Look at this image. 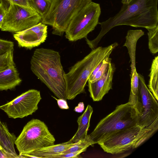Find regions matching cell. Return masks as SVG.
Segmentation results:
<instances>
[{
	"instance_id": "obj_1",
	"label": "cell",
	"mask_w": 158,
	"mask_h": 158,
	"mask_svg": "<svg viewBox=\"0 0 158 158\" xmlns=\"http://www.w3.org/2000/svg\"><path fill=\"white\" fill-rule=\"evenodd\" d=\"M158 0H132L123 4L119 11L113 16L102 22L101 31L94 40H88L92 49L96 48L102 38L115 27L126 25L135 27H152L158 24Z\"/></svg>"
},
{
	"instance_id": "obj_2",
	"label": "cell",
	"mask_w": 158,
	"mask_h": 158,
	"mask_svg": "<svg viewBox=\"0 0 158 158\" xmlns=\"http://www.w3.org/2000/svg\"><path fill=\"white\" fill-rule=\"evenodd\" d=\"M31 69L57 98L67 100L65 73L58 52L43 48L36 49L31 59Z\"/></svg>"
},
{
	"instance_id": "obj_3",
	"label": "cell",
	"mask_w": 158,
	"mask_h": 158,
	"mask_svg": "<svg viewBox=\"0 0 158 158\" xmlns=\"http://www.w3.org/2000/svg\"><path fill=\"white\" fill-rule=\"evenodd\" d=\"M118 45L115 42L105 47H99L92 50L65 73L67 99H73L78 94L85 93V88L92 72L102 61L109 57Z\"/></svg>"
},
{
	"instance_id": "obj_4",
	"label": "cell",
	"mask_w": 158,
	"mask_h": 158,
	"mask_svg": "<svg viewBox=\"0 0 158 158\" xmlns=\"http://www.w3.org/2000/svg\"><path fill=\"white\" fill-rule=\"evenodd\" d=\"M137 122L136 109L128 102L117 106L112 112L100 121L89 135L94 143H98L118 131L138 125Z\"/></svg>"
},
{
	"instance_id": "obj_5",
	"label": "cell",
	"mask_w": 158,
	"mask_h": 158,
	"mask_svg": "<svg viewBox=\"0 0 158 158\" xmlns=\"http://www.w3.org/2000/svg\"><path fill=\"white\" fill-rule=\"evenodd\" d=\"M92 0H51L50 9L41 22L52 26L53 34L62 36L70 22Z\"/></svg>"
},
{
	"instance_id": "obj_6",
	"label": "cell",
	"mask_w": 158,
	"mask_h": 158,
	"mask_svg": "<svg viewBox=\"0 0 158 158\" xmlns=\"http://www.w3.org/2000/svg\"><path fill=\"white\" fill-rule=\"evenodd\" d=\"M55 139L44 122L33 119L24 126L14 144L19 155L54 144Z\"/></svg>"
},
{
	"instance_id": "obj_7",
	"label": "cell",
	"mask_w": 158,
	"mask_h": 158,
	"mask_svg": "<svg viewBox=\"0 0 158 158\" xmlns=\"http://www.w3.org/2000/svg\"><path fill=\"white\" fill-rule=\"evenodd\" d=\"M101 13L99 4L92 2L71 20L65 32L66 38L75 41L87 38L98 24Z\"/></svg>"
},
{
	"instance_id": "obj_8",
	"label": "cell",
	"mask_w": 158,
	"mask_h": 158,
	"mask_svg": "<svg viewBox=\"0 0 158 158\" xmlns=\"http://www.w3.org/2000/svg\"><path fill=\"white\" fill-rule=\"evenodd\" d=\"M42 20L35 10L10 3L0 29L3 31L16 33L35 25Z\"/></svg>"
},
{
	"instance_id": "obj_9",
	"label": "cell",
	"mask_w": 158,
	"mask_h": 158,
	"mask_svg": "<svg viewBox=\"0 0 158 158\" xmlns=\"http://www.w3.org/2000/svg\"><path fill=\"white\" fill-rule=\"evenodd\" d=\"M145 127L136 125L111 135L98 143L103 151L112 154H119L134 149L138 139L144 132Z\"/></svg>"
},
{
	"instance_id": "obj_10",
	"label": "cell",
	"mask_w": 158,
	"mask_h": 158,
	"mask_svg": "<svg viewBox=\"0 0 158 158\" xmlns=\"http://www.w3.org/2000/svg\"><path fill=\"white\" fill-rule=\"evenodd\" d=\"M138 76L139 90L134 106L137 112V125L143 128L151 124L158 117V103L147 87L144 77L139 73Z\"/></svg>"
},
{
	"instance_id": "obj_11",
	"label": "cell",
	"mask_w": 158,
	"mask_h": 158,
	"mask_svg": "<svg viewBox=\"0 0 158 158\" xmlns=\"http://www.w3.org/2000/svg\"><path fill=\"white\" fill-rule=\"evenodd\" d=\"M41 98L39 91L30 89L0 106V109L10 118H22L32 115L38 110V105Z\"/></svg>"
},
{
	"instance_id": "obj_12",
	"label": "cell",
	"mask_w": 158,
	"mask_h": 158,
	"mask_svg": "<svg viewBox=\"0 0 158 158\" xmlns=\"http://www.w3.org/2000/svg\"><path fill=\"white\" fill-rule=\"evenodd\" d=\"M47 36V26L41 22L13 35L20 47L27 49L39 46L44 42Z\"/></svg>"
},
{
	"instance_id": "obj_13",
	"label": "cell",
	"mask_w": 158,
	"mask_h": 158,
	"mask_svg": "<svg viewBox=\"0 0 158 158\" xmlns=\"http://www.w3.org/2000/svg\"><path fill=\"white\" fill-rule=\"evenodd\" d=\"M115 69L114 64L111 63L105 74L96 81L92 83L88 81V90L94 101H99L112 89L113 75Z\"/></svg>"
},
{
	"instance_id": "obj_14",
	"label": "cell",
	"mask_w": 158,
	"mask_h": 158,
	"mask_svg": "<svg viewBox=\"0 0 158 158\" xmlns=\"http://www.w3.org/2000/svg\"><path fill=\"white\" fill-rule=\"evenodd\" d=\"M75 143L70 140L66 142L46 147L28 154L19 155V158H53L73 146Z\"/></svg>"
},
{
	"instance_id": "obj_15",
	"label": "cell",
	"mask_w": 158,
	"mask_h": 158,
	"mask_svg": "<svg viewBox=\"0 0 158 158\" xmlns=\"http://www.w3.org/2000/svg\"><path fill=\"white\" fill-rule=\"evenodd\" d=\"M22 81L15 65L0 71V90H7L15 88Z\"/></svg>"
},
{
	"instance_id": "obj_16",
	"label": "cell",
	"mask_w": 158,
	"mask_h": 158,
	"mask_svg": "<svg viewBox=\"0 0 158 158\" xmlns=\"http://www.w3.org/2000/svg\"><path fill=\"white\" fill-rule=\"evenodd\" d=\"M16 139L15 135L9 131L7 126L0 120V146L3 150L12 158H19L14 147Z\"/></svg>"
},
{
	"instance_id": "obj_17",
	"label": "cell",
	"mask_w": 158,
	"mask_h": 158,
	"mask_svg": "<svg viewBox=\"0 0 158 158\" xmlns=\"http://www.w3.org/2000/svg\"><path fill=\"white\" fill-rule=\"evenodd\" d=\"M144 35L141 30H129L126 37V40L123 46L126 47L131 62V76L132 74L135 67V51L137 41L139 38Z\"/></svg>"
},
{
	"instance_id": "obj_18",
	"label": "cell",
	"mask_w": 158,
	"mask_h": 158,
	"mask_svg": "<svg viewBox=\"0 0 158 158\" xmlns=\"http://www.w3.org/2000/svg\"><path fill=\"white\" fill-rule=\"evenodd\" d=\"M93 110L91 106L88 105L83 113L77 119L78 129L73 137L70 139L74 143L84 138L87 135L90 125V121Z\"/></svg>"
},
{
	"instance_id": "obj_19",
	"label": "cell",
	"mask_w": 158,
	"mask_h": 158,
	"mask_svg": "<svg viewBox=\"0 0 158 158\" xmlns=\"http://www.w3.org/2000/svg\"><path fill=\"white\" fill-rule=\"evenodd\" d=\"M149 79L148 89L157 101L158 100V56L155 57L152 60Z\"/></svg>"
},
{
	"instance_id": "obj_20",
	"label": "cell",
	"mask_w": 158,
	"mask_h": 158,
	"mask_svg": "<svg viewBox=\"0 0 158 158\" xmlns=\"http://www.w3.org/2000/svg\"><path fill=\"white\" fill-rule=\"evenodd\" d=\"M29 3L31 7L40 15L42 20L50 9L51 0H29Z\"/></svg>"
},
{
	"instance_id": "obj_21",
	"label": "cell",
	"mask_w": 158,
	"mask_h": 158,
	"mask_svg": "<svg viewBox=\"0 0 158 158\" xmlns=\"http://www.w3.org/2000/svg\"><path fill=\"white\" fill-rule=\"evenodd\" d=\"M158 129V117L150 125L145 127L144 131L136 142L134 149L136 148L151 137Z\"/></svg>"
},
{
	"instance_id": "obj_22",
	"label": "cell",
	"mask_w": 158,
	"mask_h": 158,
	"mask_svg": "<svg viewBox=\"0 0 158 158\" xmlns=\"http://www.w3.org/2000/svg\"><path fill=\"white\" fill-rule=\"evenodd\" d=\"M94 144V143L91 139L89 135H87L84 138L75 142L73 146L61 153L74 152L79 151H82L83 152L86 151L87 148L90 146H92Z\"/></svg>"
},
{
	"instance_id": "obj_23",
	"label": "cell",
	"mask_w": 158,
	"mask_h": 158,
	"mask_svg": "<svg viewBox=\"0 0 158 158\" xmlns=\"http://www.w3.org/2000/svg\"><path fill=\"white\" fill-rule=\"evenodd\" d=\"M146 29L148 31L149 48L152 53L156 54L158 52V24Z\"/></svg>"
},
{
	"instance_id": "obj_24",
	"label": "cell",
	"mask_w": 158,
	"mask_h": 158,
	"mask_svg": "<svg viewBox=\"0 0 158 158\" xmlns=\"http://www.w3.org/2000/svg\"><path fill=\"white\" fill-rule=\"evenodd\" d=\"M131 77V89L128 102L134 105L137 100L139 85L138 73L136 69L134 70Z\"/></svg>"
},
{
	"instance_id": "obj_25",
	"label": "cell",
	"mask_w": 158,
	"mask_h": 158,
	"mask_svg": "<svg viewBox=\"0 0 158 158\" xmlns=\"http://www.w3.org/2000/svg\"><path fill=\"white\" fill-rule=\"evenodd\" d=\"M14 49L0 55V71L3 70L10 66L15 65L13 57Z\"/></svg>"
},
{
	"instance_id": "obj_26",
	"label": "cell",
	"mask_w": 158,
	"mask_h": 158,
	"mask_svg": "<svg viewBox=\"0 0 158 158\" xmlns=\"http://www.w3.org/2000/svg\"><path fill=\"white\" fill-rule=\"evenodd\" d=\"M111 59L109 57L103 60L102 66L97 72L92 81L90 82L93 83L96 81L105 74L109 68L111 63Z\"/></svg>"
},
{
	"instance_id": "obj_27",
	"label": "cell",
	"mask_w": 158,
	"mask_h": 158,
	"mask_svg": "<svg viewBox=\"0 0 158 158\" xmlns=\"http://www.w3.org/2000/svg\"><path fill=\"white\" fill-rule=\"evenodd\" d=\"M14 46L13 42L0 39V55L14 49Z\"/></svg>"
},
{
	"instance_id": "obj_28",
	"label": "cell",
	"mask_w": 158,
	"mask_h": 158,
	"mask_svg": "<svg viewBox=\"0 0 158 158\" xmlns=\"http://www.w3.org/2000/svg\"><path fill=\"white\" fill-rule=\"evenodd\" d=\"M9 3L18 5L25 8L34 10L30 6L29 0H6Z\"/></svg>"
},
{
	"instance_id": "obj_29",
	"label": "cell",
	"mask_w": 158,
	"mask_h": 158,
	"mask_svg": "<svg viewBox=\"0 0 158 158\" xmlns=\"http://www.w3.org/2000/svg\"><path fill=\"white\" fill-rule=\"evenodd\" d=\"M82 152V151H79L74 152L61 153L55 155L53 158H78L80 154Z\"/></svg>"
},
{
	"instance_id": "obj_30",
	"label": "cell",
	"mask_w": 158,
	"mask_h": 158,
	"mask_svg": "<svg viewBox=\"0 0 158 158\" xmlns=\"http://www.w3.org/2000/svg\"><path fill=\"white\" fill-rule=\"evenodd\" d=\"M6 9L3 3L1 1L0 2V29L2 26L6 14Z\"/></svg>"
},
{
	"instance_id": "obj_31",
	"label": "cell",
	"mask_w": 158,
	"mask_h": 158,
	"mask_svg": "<svg viewBox=\"0 0 158 158\" xmlns=\"http://www.w3.org/2000/svg\"><path fill=\"white\" fill-rule=\"evenodd\" d=\"M54 99L56 100L58 105L59 107L62 109H68L69 107L68 105L66 100L62 99H58L52 97Z\"/></svg>"
},
{
	"instance_id": "obj_32",
	"label": "cell",
	"mask_w": 158,
	"mask_h": 158,
	"mask_svg": "<svg viewBox=\"0 0 158 158\" xmlns=\"http://www.w3.org/2000/svg\"><path fill=\"white\" fill-rule=\"evenodd\" d=\"M84 109V105L83 102H80L77 106L74 109L75 111L77 112H81Z\"/></svg>"
},
{
	"instance_id": "obj_33",
	"label": "cell",
	"mask_w": 158,
	"mask_h": 158,
	"mask_svg": "<svg viewBox=\"0 0 158 158\" xmlns=\"http://www.w3.org/2000/svg\"><path fill=\"white\" fill-rule=\"evenodd\" d=\"M0 158H12L11 156L5 152L0 146Z\"/></svg>"
},
{
	"instance_id": "obj_34",
	"label": "cell",
	"mask_w": 158,
	"mask_h": 158,
	"mask_svg": "<svg viewBox=\"0 0 158 158\" xmlns=\"http://www.w3.org/2000/svg\"><path fill=\"white\" fill-rule=\"evenodd\" d=\"M132 0H122L121 2L123 4H129Z\"/></svg>"
}]
</instances>
